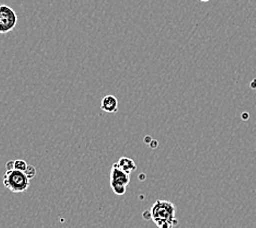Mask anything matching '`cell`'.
<instances>
[{"instance_id":"cell-6","label":"cell","mask_w":256,"mask_h":228,"mask_svg":"<svg viewBox=\"0 0 256 228\" xmlns=\"http://www.w3.org/2000/svg\"><path fill=\"white\" fill-rule=\"evenodd\" d=\"M114 165L118 169H120L122 171H124L125 173L130 175L137 169L136 162L134 161L132 158H128V157H120V160L116 163H114Z\"/></svg>"},{"instance_id":"cell-7","label":"cell","mask_w":256,"mask_h":228,"mask_svg":"<svg viewBox=\"0 0 256 228\" xmlns=\"http://www.w3.org/2000/svg\"><path fill=\"white\" fill-rule=\"evenodd\" d=\"M28 167V165L26 163V161L22 160V159L14 160V170L21 171V172H26Z\"/></svg>"},{"instance_id":"cell-8","label":"cell","mask_w":256,"mask_h":228,"mask_svg":"<svg viewBox=\"0 0 256 228\" xmlns=\"http://www.w3.org/2000/svg\"><path fill=\"white\" fill-rule=\"evenodd\" d=\"M24 173L26 174V177L28 179H32V178H34L36 175V167H34V166L28 165V169H26Z\"/></svg>"},{"instance_id":"cell-2","label":"cell","mask_w":256,"mask_h":228,"mask_svg":"<svg viewBox=\"0 0 256 228\" xmlns=\"http://www.w3.org/2000/svg\"><path fill=\"white\" fill-rule=\"evenodd\" d=\"M4 184L7 189L14 193L26 192L30 186V179L24 172L11 170L7 171L4 177Z\"/></svg>"},{"instance_id":"cell-5","label":"cell","mask_w":256,"mask_h":228,"mask_svg":"<svg viewBox=\"0 0 256 228\" xmlns=\"http://www.w3.org/2000/svg\"><path fill=\"white\" fill-rule=\"evenodd\" d=\"M101 109L106 113H116L118 111V98L112 95L106 96L102 99Z\"/></svg>"},{"instance_id":"cell-4","label":"cell","mask_w":256,"mask_h":228,"mask_svg":"<svg viewBox=\"0 0 256 228\" xmlns=\"http://www.w3.org/2000/svg\"><path fill=\"white\" fill-rule=\"evenodd\" d=\"M18 23V15L8 5H0V34L12 31Z\"/></svg>"},{"instance_id":"cell-1","label":"cell","mask_w":256,"mask_h":228,"mask_svg":"<svg viewBox=\"0 0 256 228\" xmlns=\"http://www.w3.org/2000/svg\"><path fill=\"white\" fill-rule=\"evenodd\" d=\"M151 212V220L159 228H174L178 226L176 205L170 201H156Z\"/></svg>"},{"instance_id":"cell-10","label":"cell","mask_w":256,"mask_h":228,"mask_svg":"<svg viewBox=\"0 0 256 228\" xmlns=\"http://www.w3.org/2000/svg\"><path fill=\"white\" fill-rule=\"evenodd\" d=\"M144 219L151 220V212H150V210H147V212L144 213Z\"/></svg>"},{"instance_id":"cell-3","label":"cell","mask_w":256,"mask_h":228,"mask_svg":"<svg viewBox=\"0 0 256 228\" xmlns=\"http://www.w3.org/2000/svg\"><path fill=\"white\" fill-rule=\"evenodd\" d=\"M130 182V175L122 171L115 165L110 170V188L116 195H124L127 185Z\"/></svg>"},{"instance_id":"cell-9","label":"cell","mask_w":256,"mask_h":228,"mask_svg":"<svg viewBox=\"0 0 256 228\" xmlns=\"http://www.w3.org/2000/svg\"><path fill=\"white\" fill-rule=\"evenodd\" d=\"M14 170V160H10L7 162V171Z\"/></svg>"}]
</instances>
